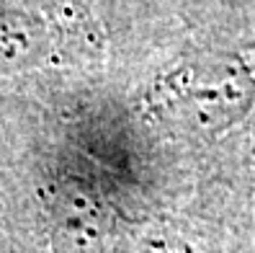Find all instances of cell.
I'll use <instances>...</instances> for the list:
<instances>
[{
    "label": "cell",
    "mask_w": 255,
    "mask_h": 253,
    "mask_svg": "<svg viewBox=\"0 0 255 253\" xmlns=\"http://www.w3.org/2000/svg\"><path fill=\"white\" fill-rule=\"evenodd\" d=\"M193 101L204 124H224L243 114L250 98L248 80L232 67L212 70L209 75H201L193 83Z\"/></svg>",
    "instance_id": "1"
}]
</instances>
